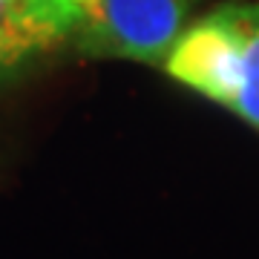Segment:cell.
Returning <instances> with one entry per match:
<instances>
[{
  "instance_id": "cell-1",
  "label": "cell",
  "mask_w": 259,
  "mask_h": 259,
  "mask_svg": "<svg viewBox=\"0 0 259 259\" xmlns=\"http://www.w3.org/2000/svg\"><path fill=\"white\" fill-rule=\"evenodd\" d=\"M164 69L259 130V3H225L190 23Z\"/></svg>"
},
{
  "instance_id": "cell-2",
  "label": "cell",
  "mask_w": 259,
  "mask_h": 259,
  "mask_svg": "<svg viewBox=\"0 0 259 259\" xmlns=\"http://www.w3.org/2000/svg\"><path fill=\"white\" fill-rule=\"evenodd\" d=\"M64 47L83 55L164 66L196 0H37Z\"/></svg>"
},
{
  "instance_id": "cell-3",
  "label": "cell",
  "mask_w": 259,
  "mask_h": 259,
  "mask_svg": "<svg viewBox=\"0 0 259 259\" xmlns=\"http://www.w3.org/2000/svg\"><path fill=\"white\" fill-rule=\"evenodd\" d=\"M58 47L64 37L37 0H0V81Z\"/></svg>"
}]
</instances>
